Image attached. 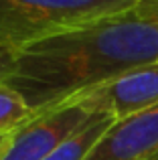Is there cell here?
<instances>
[{"instance_id":"6da1fadb","label":"cell","mask_w":158,"mask_h":160,"mask_svg":"<svg viewBox=\"0 0 158 160\" xmlns=\"http://www.w3.org/2000/svg\"><path fill=\"white\" fill-rule=\"evenodd\" d=\"M158 61V22L134 12L63 31L14 51L6 85L32 116L63 108L136 67Z\"/></svg>"},{"instance_id":"7a4b0ae2","label":"cell","mask_w":158,"mask_h":160,"mask_svg":"<svg viewBox=\"0 0 158 160\" xmlns=\"http://www.w3.org/2000/svg\"><path fill=\"white\" fill-rule=\"evenodd\" d=\"M138 0H0V47L18 51L63 31L132 12Z\"/></svg>"},{"instance_id":"3957f363","label":"cell","mask_w":158,"mask_h":160,"mask_svg":"<svg viewBox=\"0 0 158 160\" xmlns=\"http://www.w3.org/2000/svg\"><path fill=\"white\" fill-rule=\"evenodd\" d=\"M91 116L93 112L85 109L81 103H67L32 116L20 128L4 136L0 160H45Z\"/></svg>"},{"instance_id":"277c9868","label":"cell","mask_w":158,"mask_h":160,"mask_svg":"<svg viewBox=\"0 0 158 160\" xmlns=\"http://www.w3.org/2000/svg\"><path fill=\"white\" fill-rule=\"evenodd\" d=\"M71 103H81L93 113H106L116 122L158 106V61L136 67L116 79L79 95Z\"/></svg>"},{"instance_id":"5b68a950","label":"cell","mask_w":158,"mask_h":160,"mask_svg":"<svg viewBox=\"0 0 158 160\" xmlns=\"http://www.w3.org/2000/svg\"><path fill=\"white\" fill-rule=\"evenodd\" d=\"M158 152V106L111 124L85 160H146Z\"/></svg>"},{"instance_id":"8992f818","label":"cell","mask_w":158,"mask_h":160,"mask_svg":"<svg viewBox=\"0 0 158 160\" xmlns=\"http://www.w3.org/2000/svg\"><path fill=\"white\" fill-rule=\"evenodd\" d=\"M114 118L106 113H93L73 136H69L59 148H55L45 160H85L101 136L111 128Z\"/></svg>"},{"instance_id":"52a82bcc","label":"cell","mask_w":158,"mask_h":160,"mask_svg":"<svg viewBox=\"0 0 158 160\" xmlns=\"http://www.w3.org/2000/svg\"><path fill=\"white\" fill-rule=\"evenodd\" d=\"M31 118L32 112L22 99V95L14 91L10 85L0 83V136L14 132Z\"/></svg>"},{"instance_id":"ba28073f","label":"cell","mask_w":158,"mask_h":160,"mask_svg":"<svg viewBox=\"0 0 158 160\" xmlns=\"http://www.w3.org/2000/svg\"><path fill=\"white\" fill-rule=\"evenodd\" d=\"M132 12L144 20L158 22V0H138V4Z\"/></svg>"},{"instance_id":"9c48e42d","label":"cell","mask_w":158,"mask_h":160,"mask_svg":"<svg viewBox=\"0 0 158 160\" xmlns=\"http://www.w3.org/2000/svg\"><path fill=\"white\" fill-rule=\"evenodd\" d=\"M12 61H14V51L0 47V83H4V79L8 77L10 67H12Z\"/></svg>"},{"instance_id":"30bf717a","label":"cell","mask_w":158,"mask_h":160,"mask_svg":"<svg viewBox=\"0 0 158 160\" xmlns=\"http://www.w3.org/2000/svg\"><path fill=\"white\" fill-rule=\"evenodd\" d=\"M146 160H158V152H156V154H152V156H150V158H146Z\"/></svg>"},{"instance_id":"8fae6325","label":"cell","mask_w":158,"mask_h":160,"mask_svg":"<svg viewBox=\"0 0 158 160\" xmlns=\"http://www.w3.org/2000/svg\"><path fill=\"white\" fill-rule=\"evenodd\" d=\"M6 136V134H4ZM4 136H0V148H2V142H4Z\"/></svg>"}]
</instances>
